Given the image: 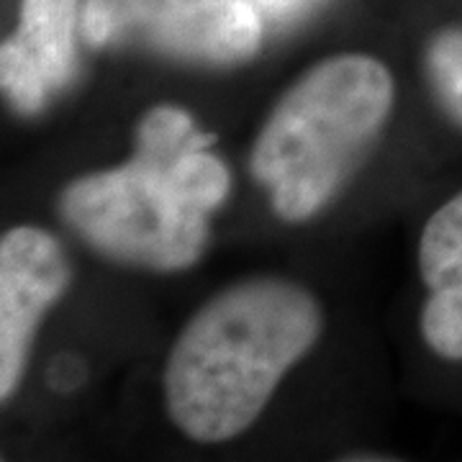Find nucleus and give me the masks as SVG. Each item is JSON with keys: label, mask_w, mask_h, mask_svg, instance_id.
<instances>
[{"label": "nucleus", "mask_w": 462, "mask_h": 462, "mask_svg": "<svg viewBox=\"0 0 462 462\" xmlns=\"http://www.w3.org/2000/svg\"><path fill=\"white\" fill-rule=\"evenodd\" d=\"M214 134L172 106L152 108L136 126L126 165L69 182L65 221L90 247L118 263L185 270L208 239V214L229 193V170L214 154Z\"/></svg>", "instance_id": "obj_1"}, {"label": "nucleus", "mask_w": 462, "mask_h": 462, "mask_svg": "<svg viewBox=\"0 0 462 462\" xmlns=\"http://www.w3.org/2000/svg\"><path fill=\"white\" fill-rule=\"evenodd\" d=\"M319 334L321 311L300 285L275 278L231 285L188 321L170 352V419L199 442L242 434Z\"/></svg>", "instance_id": "obj_2"}, {"label": "nucleus", "mask_w": 462, "mask_h": 462, "mask_svg": "<svg viewBox=\"0 0 462 462\" xmlns=\"http://www.w3.org/2000/svg\"><path fill=\"white\" fill-rule=\"evenodd\" d=\"M393 103L383 62L363 54L311 67L273 108L252 152V175L285 221H306L357 170Z\"/></svg>", "instance_id": "obj_3"}, {"label": "nucleus", "mask_w": 462, "mask_h": 462, "mask_svg": "<svg viewBox=\"0 0 462 462\" xmlns=\"http://www.w3.org/2000/svg\"><path fill=\"white\" fill-rule=\"evenodd\" d=\"M83 32L93 47H142L234 65L257 51L263 26L247 0H88Z\"/></svg>", "instance_id": "obj_4"}, {"label": "nucleus", "mask_w": 462, "mask_h": 462, "mask_svg": "<svg viewBox=\"0 0 462 462\" xmlns=\"http://www.w3.org/2000/svg\"><path fill=\"white\" fill-rule=\"evenodd\" d=\"M69 282L60 242L36 226L5 231L0 242V398L16 391L36 327Z\"/></svg>", "instance_id": "obj_5"}, {"label": "nucleus", "mask_w": 462, "mask_h": 462, "mask_svg": "<svg viewBox=\"0 0 462 462\" xmlns=\"http://www.w3.org/2000/svg\"><path fill=\"white\" fill-rule=\"evenodd\" d=\"M78 0H23L21 23L0 47V83L16 108L33 114L75 69Z\"/></svg>", "instance_id": "obj_6"}, {"label": "nucleus", "mask_w": 462, "mask_h": 462, "mask_svg": "<svg viewBox=\"0 0 462 462\" xmlns=\"http://www.w3.org/2000/svg\"><path fill=\"white\" fill-rule=\"evenodd\" d=\"M419 273L430 288L421 334L437 355L462 360V193L427 221L419 242Z\"/></svg>", "instance_id": "obj_7"}, {"label": "nucleus", "mask_w": 462, "mask_h": 462, "mask_svg": "<svg viewBox=\"0 0 462 462\" xmlns=\"http://www.w3.org/2000/svg\"><path fill=\"white\" fill-rule=\"evenodd\" d=\"M427 72L447 114L462 124V29H447L431 39Z\"/></svg>", "instance_id": "obj_8"}, {"label": "nucleus", "mask_w": 462, "mask_h": 462, "mask_svg": "<svg viewBox=\"0 0 462 462\" xmlns=\"http://www.w3.org/2000/svg\"><path fill=\"white\" fill-rule=\"evenodd\" d=\"M263 8H267L270 14H288V11H293L300 0H257Z\"/></svg>", "instance_id": "obj_9"}]
</instances>
